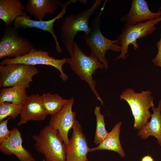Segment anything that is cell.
I'll return each instance as SVG.
<instances>
[{
  "label": "cell",
  "instance_id": "obj_24",
  "mask_svg": "<svg viewBox=\"0 0 161 161\" xmlns=\"http://www.w3.org/2000/svg\"><path fill=\"white\" fill-rule=\"evenodd\" d=\"M10 117L0 121V143L7 139L11 134V130H8L7 124Z\"/></svg>",
  "mask_w": 161,
  "mask_h": 161
},
{
  "label": "cell",
  "instance_id": "obj_3",
  "mask_svg": "<svg viewBox=\"0 0 161 161\" xmlns=\"http://www.w3.org/2000/svg\"><path fill=\"white\" fill-rule=\"evenodd\" d=\"M101 2V0H97L90 8L76 14L69 15L65 18L61 26L60 37L69 54L75 42V38L77 33L80 32L86 33L89 31V18Z\"/></svg>",
  "mask_w": 161,
  "mask_h": 161
},
{
  "label": "cell",
  "instance_id": "obj_7",
  "mask_svg": "<svg viewBox=\"0 0 161 161\" xmlns=\"http://www.w3.org/2000/svg\"><path fill=\"white\" fill-rule=\"evenodd\" d=\"M38 72V69L34 66L23 63L0 65V87L21 85L29 88L33 77Z\"/></svg>",
  "mask_w": 161,
  "mask_h": 161
},
{
  "label": "cell",
  "instance_id": "obj_2",
  "mask_svg": "<svg viewBox=\"0 0 161 161\" xmlns=\"http://www.w3.org/2000/svg\"><path fill=\"white\" fill-rule=\"evenodd\" d=\"M69 54L71 57L67 58V63L80 79L88 84L97 100L104 106L103 102L96 88V81L93 75L98 69L105 68L104 66L89 55H87L76 42Z\"/></svg>",
  "mask_w": 161,
  "mask_h": 161
},
{
  "label": "cell",
  "instance_id": "obj_23",
  "mask_svg": "<svg viewBox=\"0 0 161 161\" xmlns=\"http://www.w3.org/2000/svg\"><path fill=\"white\" fill-rule=\"evenodd\" d=\"M22 107L17 105L4 102L0 103V121L7 117L15 119L20 114Z\"/></svg>",
  "mask_w": 161,
  "mask_h": 161
},
{
  "label": "cell",
  "instance_id": "obj_28",
  "mask_svg": "<svg viewBox=\"0 0 161 161\" xmlns=\"http://www.w3.org/2000/svg\"><path fill=\"white\" fill-rule=\"evenodd\" d=\"M160 111H161V107H160Z\"/></svg>",
  "mask_w": 161,
  "mask_h": 161
},
{
  "label": "cell",
  "instance_id": "obj_17",
  "mask_svg": "<svg viewBox=\"0 0 161 161\" xmlns=\"http://www.w3.org/2000/svg\"><path fill=\"white\" fill-rule=\"evenodd\" d=\"M24 10V7L19 0H0V19L7 26L13 25L18 17L27 16L23 11Z\"/></svg>",
  "mask_w": 161,
  "mask_h": 161
},
{
  "label": "cell",
  "instance_id": "obj_11",
  "mask_svg": "<svg viewBox=\"0 0 161 161\" xmlns=\"http://www.w3.org/2000/svg\"><path fill=\"white\" fill-rule=\"evenodd\" d=\"M74 99L72 97L68 103L59 111L51 116L48 125L57 130L64 143L66 145L69 142L68 133L76 121V113L72 111Z\"/></svg>",
  "mask_w": 161,
  "mask_h": 161
},
{
  "label": "cell",
  "instance_id": "obj_26",
  "mask_svg": "<svg viewBox=\"0 0 161 161\" xmlns=\"http://www.w3.org/2000/svg\"><path fill=\"white\" fill-rule=\"evenodd\" d=\"M141 161H154L153 157L149 155H146L142 157Z\"/></svg>",
  "mask_w": 161,
  "mask_h": 161
},
{
  "label": "cell",
  "instance_id": "obj_19",
  "mask_svg": "<svg viewBox=\"0 0 161 161\" xmlns=\"http://www.w3.org/2000/svg\"><path fill=\"white\" fill-rule=\"evenodd\" d=\"M122 123L120 121L117 123L103 140L96 147L90 148L89 152L101 150H107L117 152L120 157H124L126 154L120 140Z\"/></svg>",
  "mask_w": 161,
  "mask_h": 161
},
{
  "label": "cell",
  "instance_id": "obj_21",
  "mask_svg": "<svg viewBox=\"0 0 161 161\" xmlns=\"http://www.w3.org/2000/svg\"><path fill=\"white\" fill-rule=\"evenodd\" d=\"M41 100L45 110L52 116L59 111L69 102V99L63 98L57 94L44 93L41 95Z\"/></svg>",
  "mask_w": 161,
  "mask_h": 161
},
{
  "label": "cell",
  "instance_id": "obj_13",
  "mask_svg": "<svg viewBox=\"0 0 161 161\" xmlns=\"http://www.w3.org/2000/svg\"><path fill=\"white\" fill-rule=\"evenodd\" d=\"M11 134L6 140L0 143V151L5 155H15L20 161H35L29 151L23 146L21 132L16 127L11 130Z\"/></svg>",
  "mask_w": 161,
  "mask_h": 161
},
{
  "label": "cell",
  "instance_id": "obj_18",
  "mask_svg": "<svg viewBox=\"0 0 161 161\" xmlns=\"http://www.w3.org/2000/svg\"><path fill=\"white\" fill-rule=\"evenodd\" d=\"M161 100L157 107H152L150 120L139 130L137 133L140 138L146 139L150 136L155 137L157 140L159 145L161 146V113L160 107Z\"/></svg>",
  "mask_w": 161,
  "mask_h": 161
},
{
  "label": "cell",
  "instance_id": "obj_5",
  "mask_svg": "<svg viewBox=\"0 0 161 161\" xmlns=\"http://www.w3.org/2000/svg\"><path fill=\"white\" fill-rule=\"evenodd\" d=\"M120 97L121 100H125L130 106L134 118V128L140 130L151 117L152 114L149 109L155 106L154 97L151 92L147 90L137 93L134 89L128 88L122 92Z\"/></svg>",
  "mask_w": 161,
  "mask_h": 161
},
{
  "label": "cell",
  "instance_id": "obj_10",
  "mask_svg": "<svg viewBox=\"0 0 161 161\" xmlns=\"http://www.w3.org/2000/svg\"><path fill=\"white\" fill-rule=\"evenodd\" d=\"M77 0H69L64 3L62 9L59 13L53 18L48 21L34 20L31 19L29 16H20L16 19L13 24V27L16 29H25L27 28H36L47 31L52 36L55 43V49L57 51L61 53L62 51L58 40L57 36L55 32L53 26L55 22L62 18L66 13L67 7L71 3H75Z\"/></svg>",
  "mask_w": 161,
  "mask_h": 161
},
{
  "label": "cell",
  "instance_id": "obj_27",
  "mask_svg": "<svg viewBox=\"0 0 161 161\" xmlns=\"http://www.w3.org/2000/svg\"><path fill=\"white\" fill-rule=\"evenodd\" d=\"M79 1L82 4H85L87 2V0H79Z\"/></svg>",
  "mask_w": 161,
  "mask_h": 161
},
{
  "label": "cell",
  "instance_id": "obj_8",
  "mask_svg": "<svg viewBox=\"0 0 161 161\" xmlns=\"http://www.w3.org/2000/svg\"><path fill=\"white\" fill-rule=\"evenodd\" d=\"M33 47L27 39L21 36L14 27L6 26L0 41V59L15 58L28 53Z\"/></svg>",
  "mask_w": 161,
  "mask_h": 161
},
{
  "label": "cell",
  "instance_id": "obj_1",
  "mask_svg": "<svg viewBox=\"0 0 161 161\" xmlns=\"http://www.w3.org/2000/svg\"><path fill=\"white\" fill-rule=\"evenodd\" d=\"M106 2L94 19L89 31L84 33L83 36L87 46L91 50L89 56L103 64L107 69L109 65L105 57L106 52L111 50L115 52H121V47L117 39L115 40L108 39L101 32L100 16Z\"/></svg>",
  "mask_w": 161,
  "mask_h": 161
},
{
  "label": "cell",
  "instance_id": "obj_22",
  "mask_svg": "<svg viewBox=\"0 0 161 161\" xmlns=\"http://www.w3.org/2000/svg\"><path fill=\"white\" fill-rule=\"evenodd\" d=\"M94 113L96 121L94 143L98 145L106 137L109 132L106 130L104 116L100 112V106H97L95 107Z\"/></svg>",
  "mask_w": 161,
  "mask_h": 161
},
{
  "label": "cell",
  "instance_id": "obj_25",
  "mask_svg": "<svg viewBox=\"0 0 161 161\" xmlns=\"http://www.w3.org/2000/svg\"><path fill=\"white\" fill-rule=\"evenodd\" d=\"M161 30V25L160 26ZM158 48V52L155 57L153 59L152 62L154 65L161 67V30L160 38L156 43Z\"/></svg>",
  "mask_w": 161,
  "mask_h": 161
},
{
  "label": "cell",
  "instance_id": "obj_20",
  "mask_svg": "<svg viewBox=\"0 0 161 161\" xmlns=\"http://www.w3.org/2000/svg\"><path fill=\"white\" fill-rule=\"evenodd\" d=\"M27 89L21 85L3 88L0 90V103L7 102L23 107L28 97Z\"/></svg>",
  "mask_w": 161,
  "mask_h": 161
},
{
  "label": "cell",
  "instance_id": "obj_4",
  "mask_svg": "<svg viewBox=\"0 0 161 161\" xmlns=\"http://www.w3.org/2000/svg\"><path fill=\"white\" fill-rule=\"evenodd\" d=\"M32 138L35 149L44 155L45 161H66V145L57 130L47 125Z\"/></svg>",
  "mask_w": 161,
  "mask_h": 161
},
{
  "label": "cell",
  "instance_id": "obj_16",
  "mask_svg": "<svg viewBox=\"0 0 161 161\" xmlns=\"http://www.w3.org/2000/svg\"><path fill=\"white\" fill-rule=\"evenodd\" d=\"M64 4L58 0H28L27 12L39 21H43L47 13L53 15Z\"/></svg>",
  "mask_w": 161,
  "mask_h": 161
},
{
  "label": "cell",
  "instance_id": "obj_6",
  "mask_svg": "<svg viewBox=\"0 0 161 161\" xmlns=\"http://www.w3.org/2000/svg\"><path fill=\"white\" fill-rule=\"evenodd\" d=\"M160 21L161 16L156 19L148 20L145 22H139L134 25L125 23L121 30V34L117 38L121 49L120 55L115 60L126 59V55L130 45H133L134 50L138 49L139 45L137 40L152 33L156 30L155 25Z\"/></svg>",
  "mask_w": 161,
  "mask_h": 161
},
{
  "label": "cell",
  "instance_id": "obj_15",
  "mask_svg": "<svg viewBox=\"0 0 161 161\" xmlns=\"http://www.w3.org/2000/svg\"><path fill=\"white\" fill-rule=\"evenodd\" d=\"M48 115L42 103L41 95L38 94L32 95L28 96L27 103L22 107L17 125L19 126L31 120H43Z\"/></svg>",
  "mask_w": 161,
  "mask_h": 161
},
{
  "label": "cell",
  "instance_id": "obj_14",
  "mask_svg": "<svg viewBox=\"0 0 161 161\" xmlns=\"http://www.w3.org/2000/svg\"><path fill=\"white\" fill-rule=\"evenodd\" d=\"M161 8L156 13L149 9L145 0H133L130 10L126 15L122 16L120 21L130 25H134L145 20L156 19L161 15Z\"/></svg>",
  "mask_w": 161,
  "mask_h": 161
},
{
  "label": "cell",
  "instance_id": "obj_9",
  "mask_svg": "<svg viewBox=\"0 0 161 161\" xmlns=\"http://www.w3.org/2000/svg\"><path fill=\"white\" fill-rule=\"evenodd\" d=\"M14 63H23L28 65H45L50 66L57 69L60 72V77L64 81L68 79V76L64 72L62 67L67 63V58L57 59L49 56L47 51L37 50L33 48L28 53L24 55L15 58H6L3 59L0 65Z\"/></svg>",
  "mask_w": 161,
  "mask_h": 161
},
{
  "label": "cell",
  "instance_id": "obj_12",
  "mask_svg": "<svg viewBox=\"0 0 161 161\" xmlns=\"http://www.w3.org/2000/svg\"><path fill=\"white\" fill-rule=\"evenodd\" d=\"M71 138L66 145V161H88L89 152L86 138L77 120L72 128Z\"/></svg>",
  "mask_w": 161,
  "mask_h": 161
}]
</instances>
